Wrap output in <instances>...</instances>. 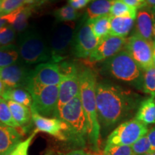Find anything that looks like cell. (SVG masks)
Here are the masks:
<instances>
[{
    "label": "cell",
    "mask_w": 155,
    "mask_h": 155,
    "mask_svg": "<svg viewBox=\"0 0 155 155\" xmlns=\"http://www.w3.org/2000/svg\"><path fill=\"white\" fill-rule=\"evenodd\" d=\"M104 68L117 80L141 86L142 70L124 49L106 60Z\"/></svg>",
    "instance_id": "cell-5"
},
{
    "label": "cell",
    "mask_w": 155,
    "mask_h": 155,
    "mask_svg": "<svg viewBox=\"0 0 155 155\" xmlns=\"http://www.w3.org/2000/svg\"><path fill=\"white\" fill-rule=\"evenodd\" d=\"M58 65L63 74V79L59 85L58 114L63 106L80 94V71L75 64L63 61Z\"/></svg>",
    "instance_id": "cell-7"
},
{
    "label": "cell",
    "mask_w": 155,
    "mask_h": 155,
    "mask_svg": "<svg viewBox=\"0 0 155 155\" xmlns=\"http://www.w3.org/2000/svg\"><path fill=\"white\" fill-rule=\"evenodd\" d=\"M93 155H95V154H93Z\"/></svg>",
    "instance_id": "cell-48"
},
{
    "label": "cell",
    "mask_w": 155,
    "mask_h": 155,
    "mask_svg": "<svg viewBox=\"0 0 155 155\" xmlns=\"http://www.w3.org/2000/svg\"><path fill=\"white\" fill-rule=\"evenodd\" d=\"M65 155H89L88 153H87L86 151L83 150H75L71 151L68 153L67 154Z\"/></svg>",
    "instance_id": "cell-38"
},
{
    "label": "cell",
    "mask_w": 155,
    "mask_h": 155,
    "mask_svg": "<svg viewBox=\"0 0 155 155\" xmlns=\"http://www.w3.org/2000/svg\"><path fill=\"white\" fill-rule=\"evenodd\" d=\"M127 39L108 35L100 40L93 53L89 56L91 63L106 61L124 49Z\"/></svg>",
    "instance_id": "cell-14"
},
{
    "label": "cell",
    "mask_w": 155,
    "mask_h": 155,
    "mask_svg": "<svg viewBox=\"0 0 155 155\" xmlns=\"http://www.w3.org/2000/svg\"><path fill=\"white\" fill-rule=\"evenodd\" d=\"M91 2L92 0H68V3L73 8L78 10V9H81L86 7Z\"/></svg>",
    "instance_id": "cell-35"
},
{
    "label": "cell",
    "mask_w": 155,
    "mask_h": 155,
    "mask_svg": "<svg viewBox=\"0 0 155 155\" xmlns=\"http://www.w3.org/2000/svg\"><path fill=\"white\" fill-rule=\"evenodd\" d=\"M58 119L65 122L68 127L69 139L80 146H84L88 138V124L80 94L60 109Z\"/></svg>",
    "instance_id": "cell-3"
},
{
    "label": "cell",
    "mask_w": 155,
    "mask_h": 155,
    "mask_svg": "<svg viewBox=\"0 0 155 155\" xmlns=\"http://www.w3.org/2000/svg\"><path fill=\"white\" fill-rule=\"evenodd\" d=\"M147 136L149 139V141H150L151 151L155 152V127L152 128L150 131H148Z\"/></svg>",
    "instance_id": "cell-37"
},
{
    "label": "cell",
    "mask_w": 155,
    "mask_h": 155,
    "mask_svg": "<svg viewBox=\"0 0 155 155\" xmlns=\"http://www.w3.org/2000/svg\"><path fill=\"white\" fill-rule=\"evenodd\" d=\"M154 11V25H153V35L155 38V9H152Z\"/></svg>",
    "instance_id": "cell-43"
},
{
    "label": "cell",
    "mask_w": 155,
    "mask_h": 155,
    "mask_svg": "<svg viewBox=\"0 0 155 155\" xmlns=\"http://www.w3.org/2000/svg\"><path fill=\"white\" fill-rule=\"evenodd\" d=\"M32 121L37 130L53 136L61 141L69 139V129L66 124L61 119L54 117H45L37 113L32 108Z\"/></svg>",
    "instance_id": "cell-12"
},
{
    "label": "cell",
    "mask_w": 155,
    "mask_h": 155,
    "mask_svg": "<svg viewBox=\"0 0 155 155\" xmlns=\"http://www.w3.org/2000/svg\"><path fill=\"white\" fill-rule=\"evenodd\" d=\"M131 147L134 155H144L152 152L147 134L142 136Z\"/></svg>",
    "instance_id": "cell-33"
},
{
    "label": "cell",
    "mask_w": 155,
    "mask_h": 155,
    "mask_svg": "<svg viewBox=\"0 0 155 155\" xmlns=\"http://www.w3.org/2000/svg\"><path fill=\"white\" fill-rule=\"evenodd\" d=\"M141 88L145 94L155 98V67L154 65L145 70L142 75Z\"/></svg>",
    "instance_id": "cell-28"
},
{
    "label": "cell",
    "mask_w": 155,
    "mask_h": 155,
    "mask_svg": "<svg viewBox=\"0 0 155 155\" xmlns=\"http://www.w3.org/2000/svg\"><path fill=\"white\" fill-rule=\"evenodd\" d=\"M53 15L56 21L60 23L73 22L80 16L78 12L69 5H65L56 9Z\"/></svg>",
    "instance_id": "cell-27"
},
{
    "label": "cell",
    "mask_w": 155,
    "mask_h": 155,
    "mask_svg": "<svg viewBox=\"0 0 155 155\" xmlns=\"http://www.w3.org/2000/svg\"><path fill=\"white\" fill-rule=\"evenodd\" d=\"M45 155H55V154H54L53 152H48V153H47V154H46Z\"/></svg>",
    "instance_id": "cell-45"
},
{
    "label": "cell",
    "mask_w": 155,
    "mask_h": 155,
    "mask_svg": "<svg viewBox=\"0 0 155 155\" xmlns=\"http://www.w3.org/2000/svg\"><path fill=\"white\" fill-rule=\"evenodd\" d=\"M42 3H44V2H47V1H50V0H42Z\"/></svg>",
    "instance_id": "cell-46"
},
{
    "label": "cell",
    "mask_w": 155,
    "mask_h": 155,
    "mask_svg": "<svg viewBox=\"0 0 155 155\" xmlns=\"http://www.w3.org/2000/svg\"><path fill=\"white\" fill-rule=\"evenodd\" d=\"M137 9L132 8L121 0H114L112 3L110 15L111 17H129L136 19Z\"/></svg>",
    "instance_id": "cell-26"
},
{
    "label": "cell",
    "mask_w": 155,
    "mask_h": 155,
    "mask_svg": "<svg viewBox=\"0 0 155 155\" xmlns=\"http://www.w3.org/2000/svg\"><path fill=\"white\" fill-rule=\"evenodd\" d=\"M114 0H92L87 7L84 19L86 20L110 15Z\"/></svg>",
    "instance_id": "cell-22"
},
{
    "label": "cell",
    "mask_w": 155,
    "mask_h": 155,
    "mask_svg": "<svg viewBox=\"0 0 155 155\" xmlns=\"http://www.w3.org/2000/svg\"><path fill=\"white\" fill-rule=\"evenodd\" d=\"M16 38V31L10 25L6 24L0 29V47L12 45Z\"/></svg>",
    "instance_id": "cell-31"
},
{
    "label": "cell",
    "mask_w": 155,
    "mask_h": 155,
    "mask_svg": "<svg viewBox=\"0 0 155 155\" xmlns=\"http://www.w3.org/2000/svg\"><path fill=\"white\" fill-rule=\"evenodd\" d=\"M152 50H153V65L155 67V38L152 40Z\"/></svg>",
    "instance_id": "cell-41"
},
{
    "label": "cell",
    "mask_w": 155,
    "mask_h": 155,
    "mask_svg": "<svg viewBox=\"0 0 155 155\" xmlns=\"http://www.w3.org/2000/svg\"><path fill=\"white\" fill-rule=\"evenodd\" d=\"M6 88H7V87L5 84H4V83L2 82V81L1 80V78H0V97H2V95L4 94V93H5Z\"/></svg>",
    "instance_id": "cell-39"
},
{
    "label": "cell",
    "mask_w": 155,
    "mask_h": 155,
    "mask_svg": "<svg viewBox=\"0 0 155 155\" xmlns=\"http://www.w3.org/2000/svg\"><path fill=\"white\" fill-rule=\"evenodd\" d=\"M7 102L13 119L22 131H26L32 121L30 108L10 101Z\"/></svg>",
    "instance_id": "cell-19"
},
{
    "label": "cell",
    "mask_w": 155,
    "mask_h": 155,
    "mask_svg": "<svg viewBox=\"0 0 155 155\" xmlns=\"http://www.w3.org/2000/svg\"><path fill=\"white\" fill-rule=\"evenodd\" d=\"M19 58L27 65L50 61L49 47L41 35L34 30H25L18 42Z\"/></svg>",
    "instance_id": "cell-4"
},
{
    "label": "cell",
    "mask_w": 155,
    "mask_h": 155,
    "mask_svg": "<svg viewBox=\"0 0 155 155\" xmlns=\"http://www.w3.org/2000/svg\"><path fill=\"white\" fill-rule=\"evenodd\" d=\"M28 1V0H2L0 9V16L8 15L12 12L27 5Z\"/></svg>",
    "instance_id": "cell-32"
},
{
    "label": "cell",
    "mask_w": 155,
    "mask_h": 155,
    "mask_svg": "<svg viewBox=\"0 0 155 155\" xmlns=\"http://www.w3.org/2000/svg\"><path fill=\"white\" fill-rule=\"evenodd\" d=\"M147 7L155 9V0H145Z\"/></svg>",
    "instance_id": "cell-40"
},
{
    "label": "cell",
    "mask_w": 155,
    "mask_h": 155,
    "mask_svg": "<svg viewBox=\"0 0 155 155\" xmlns=\"http://www.w3.org/2000/svg\"><path fill=\"white\" fill-rule=\"evenodd\" d=\"M25 89L32 96L31 108L45 117L58 118L59 86H42L29 81Z\"/></svg>",
    "instance_id": "cell-6"
},
{
    "label": "cell",
    "mask_w": 155,
    "mask_h": 155,
    "mask_svg": "<svg viewBox=\"0 0 155 155\" xmlns=\"http://www.w3.org/2000/svg\"><path fill=\"white\" fill-rule=\"evenodd\" d=\"M144 155H155V152H150V153H148V154H144Z\"/></svg>",
    "instance_id": "cell-44"
},
{
    "label": "cell",
    "mask_w": 155,
    "mask_h": 155,
    "mask_svg": "<svg viewBox=\"0 0 155 155\" xmlns=\"http://www.w3.org/2000/svg\"><path fill=\"white\" fill-rule=\"evenodd\" d=\"M63 74L58 63H44L37 65L31 72L30 80L42 86H59Z\"/></svg>",
    "instance_id": "cell-15"
},
{
    "label": "cell",
    "mask_w": 155,
    "mask_h": 155,
    "mask_svg": "<svg viewBox=\"0 0 155 155\" xmlns=\"http://www.w3.org/2000/svg\"><path fill=\"white\" fill-rule=\"evenodd\" d=\"M38 132L39 131L35 129L32 134L29 136L26 139L19 143L7 155H29V149L32 144V140Z\"/></svg>",
    "instance_id": "cell-30"
},
{
    "label": "cell",
    "mask_w": 155,
    "mask_h": 155,
    "mask_svg": "<svg viewBox=\"0 0 155 155\" xmlns=\"http://www.w3.org/2000/svg\"><path fill=\"white\" fill-rule=\"evenodd\" d=\"M100 40L94 35L90 25L84 19L75 31L71 50L75 57L88 58L99 43Z\"/></svg>",
    "instance_id": "cell-11"
},
{
    "label": "cell",
    "mask_w": 155,
    "mask_h": 155,
    "mask_svg": "<svg viewBox=\"0 0 155 155\" xmlns=\"http://www.w3.org/2000/svg\"><path fill=\"white\" fill-rule=\"evenodd\" d=\"M104 155H134L131 146L111 145L105 146Z\"/></svg>",
    "instance_id": "cell-34"
},
{
    "label": "cell",
    "mask_w": 155,
    "mask_h": 155,
    "mask_svg": "<svg viewBox=\"0 0 155 155\" xmlns=\"http://www.w3.org/2000/svg\"><path fill=\"white\" fill-rule=\"evenodd\" d=\"M149 129L147 125L137 119L122 122L108 135L106 146L125 145L131 146L134 143L146 135Z\"/></svg>",
    "instance_id": "cell-9"
},
{
    "label": "cell",
    "mask_w": 155,
    "mask_h": 155,
    "mask_svg": "<svg viewBox=\"0 0 155 155\" xmlns=\"http://www.w3.org/2000/svg\"><path fill=\"white\" fill-rule=\"evenodd\" d=\"M2 0H0V9H1V5H2Z\"/></svg>",
    "instance_id": "cell-47"
},
{
    "label": "cell",
    "mask_w": 155,
    "mask_h": 155,
    "mask_svg": "<svg viewBox=\"0 0 155 155\" xmlns=\"http://www.w3.org/2000/svg\"><path fill=\"white\" fill-rule=\"evenodd\" d=\"M154 25V11L152 8L145 6L138 9L136 17V33L141 38L152 42Z\"/></svg>",
    "instance_id": "cell-16"
},
{
    "label": "cell",
    "mask_w": 155,
    "mask_h": 155,
    "mask_svg": "<svg viewBox=\"0 0 155 155\" xmlns=\"http://www.w3.org/2000/svg\"><path fill=\"white\" fill-rule=\"evenodd\" d=\"M135 24V19L129 17H111L110 35L125 38L130 33Z\"/></svg>",
    "instance_id": "cell-20"
},
{
    "label": "cell",
    "mask_w": 155,
    "mask_h": 155,
    "mask_svg": "<svg viewBox=\"0 0 155 155\" xmlns=\"http://www.w3.org/2000/svg\"><path fill=\"white\" fill-rule=\"evenodd\" d=\"M22 139V134L17 129L0 122V155L8 154Z\"/></svg>",
    "instance_id": "cell-18"
},
{
    "label": "cell",
    "mask_w": 155,
    "mask_h": 155,
    "mask_svg": "<svg viewBox=\"0 0 155 155\" xmlns=\"http://www.w3.org/2000/svg\"><path fill=\"white\" fill-rule=\"evenodd\" d=\"M135 119L146 125L155 124V99L153 97L142 101L138 106Z\"/></svg>",
    "instance_id": "cell-21"
},
{
    "label": "cell",
    "mask_w": 155,
    "mask_h": 155,
    "mask_svg": "<svg viewBox=\"0 0 155 155\" xmlns=\"http://www.w3.org/2000/svg\"><path fill=\"white\" fill-rule=\"evenodd\" d=\"M96 98L98 121L105 129L129 118L139 105L137 95L104 81L96 83Z\"/></svg>",
    "instance_id": "cell-1"
},
{
    "label": "cell",
    "mask_w": 155,
    "mask_h": 155,
    "mask_svg": "<svg viewBox=\"0 0 155 155\" xmlns=\"http://www.w3.org/2000/svg\"><path fill=\"white\" fill-rule=\"evenodd\" d=\"M19 54L15 45L0 47V68L7 67L18 62Z\"/></svg>",
    "instance_id": "cell-25"
},
{
    "label": "cell",
    "mask_w": 155,
    "mask_h": 155,
    "mask_svg": "<svg viewBox=\"0 0 155 155\" xmlns=\"http://www.w3.org/2000/svg\"><path fill=\"white\" fill-rule=\"evenodd\" d=\"M2 98L7 101H10L30 108L32 106V96L24 88H7Z\"/></svg>",
    "instance_id": "cell-23"
},
{
    "label": "cell",
    "mask_w": 155,
    "mask_h": 155,
    "mask_svg": "<svg viewBox=\"0 0 155 155\" xmlns=\"http://www.w3.org/2000/svg\"><path fill=\"white\" fill-rule=\"evenodd\" d=\"M124 50L143 71L153 65L152 42L142 38L136 32L127 39Z\"/></svg>",
    "instance_id": "cell-10"
},
{
    "label": "cell",
    "mask_w": 155,
    "mask_h": 155,
    "mask_svg": "<svg viewBox=\"0 0 155 155\" xmlns=\"http://www.w3.org/2000/svg\"><path fill=\"white\" fill-rule=\"evenodd\" d=\"M80 97L88 124V139L92 150H98L101 125L97 112L96 87V75L91 68H86L79 72Z\"/></svg>",
    "instance_id": "cell-2"
},
{
    "label": "cell",
    "mask_w": 155,
    "mask_h": 155,
    "mask_svg": "<svg viewBox=\"0 0 155 155\" xmlns=\"http://www.w3.org/2000/svg\"><path fill=\"white\" fill-rule=\"evenodd\" d=\"M111 16L110 15L97 17L87 20L94 35L99 40L110 35V22Z\"/></svg>",
    "instance_id": "cell-24"
},
{
    "label": "cell",
    "mask_w": 155,
    "mask_h": 155,
    "mask_svg": "<svg viewBox=\"0 0 155 155\" xmlns=\"http://www.w3.org/2000/svg\"><path fill=\"white\" fill-rule=\"evenodd\" d=\"M7 24V22L5 21V19H4V17L2 16H0V29H1L4 25H5Z\"/></svg>",
    "instance_id": "cell-42"
},
{
    "label": "cell",
    "mask_w": 155,
    "mask_h": 155,
    "mask_svg": "<svg viewBox=\"0 0 155 155\" xmlns=\"http://www.w3.org/2000/svg\"><path fill=\"white\" fill-rule=\"evenodd\" d=\"M75 34V23L62 22L54 29L49 44L50 62L59 63L64 61L72 45Z\"/></svg>",
    "instance_id": "cell-8"
},
{
    "label": "cell",
    "mask_w": 155,
    "mask_h": 155,
    "mask_svg": "<svg viewBox=\"0 0 155 155\" xmlns=\"http://www.w3.org/2000/svg\"><path fill=\"white\" fill-rule=\"evenodd\" d=\"M33 9V6L25 5L2 17L7 24L10 25L16 32H23L28 28V20Z\"/></svg>",
    "instance_id": "cell-17"
},
{
    "label": "cell",
    "mask_w": 155,
    "mask_h": 155,
    "mask_svg": "<svg viewBox=\"0 0 155 155\" xmlns=\"http://www.w3.org/2000/svg\"><path fill=\"white\" fill-rule=\"evenodd\" d=\"M0 122L9 127L18 129L19 127L13 119L7 101L0 97Z\"/></svg>",
    "instance_id": "cell-29"
},
{
    "label": "cell",
    "mask_w": 155,
    "mask_h": 155,
    "mask_svg": "<svg viewBox=\"0 0 155 155\" xmlns=\"http://www.w3.org/2000/svg\"><path fill=\"white\" fill-rule=\"evenodd\" d=\"M123 2L132 8L139 9L147 6L145 0H121Z\"/></svg>",
    "instance_id": "cell-36"
},
{
    "label": "cell",
    "mask_w": 155,
    "mask_h": 155,
    "mask_svg": "<svg viewBox=\"0 0 155 155\" xmlns=\"http://www.w3.org/2000/svg\"><path fill=\"white\" fill-rule=\"evenodd\" d=\"M30 71L24 64L17 63L0 68V78L7 88H26L30 80Z\"/></svg>",
    "instance_id": "cell-13"
}]
</instances>
